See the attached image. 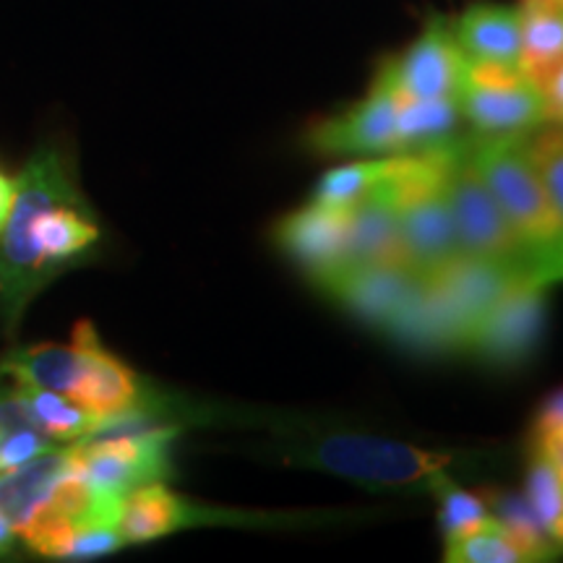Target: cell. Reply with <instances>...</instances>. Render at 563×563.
I'll list each match as a JSON object with an SVG mask.
<instances>
[{
  "instance_id": "cell-18",
  "label": "cell",
  "mask_w": 563,
  "mask_h": 563,
  "mask_svg": "<svg viewBox=\"0 0 563 563\" xmlns=\"http://www.w3.org/2000/svg\"><path fill=\"white\" fill-rule=\"evenodd\" d=\"M397 157L399 154H382V157H355L352 162H344V165L323 175L311 201L332 209H352L378 183L389 178L397 167Z\"/></svg>"
},
{
  "instance_id": "cell-1",
  "label": "cell",
  "mask_w": 563,
  "mask_h": 563,
  "mask_svg": "<svg viewBox=\"0 0 563 563\" xmlns=\"http://www.w3.org/2000/svg\"><path fill=\"white\" fill-rule=\"evenodd\" d=\"M100 241V228L76 191L60 154L42 150L16 180L13 207L0 230V311L13 329L30 300Z\"/></svg>"
},
{
  "instance_id": "cell-28",
  "label": "cell",
  "mask_w": 563,
  "mask_h": 563,
  "mask_svg": "<svg viewBox=\"0 0 563 563\" xmlns=\"http://www.w3.org/2000/svg\"><path fill=\"white\" fill-rule=\"evenodd\" d=\"M13 194H16V183L9 180L3 173H0V230H3V224L11 214Z\"/></svg>"
},
{
  "instance_id": "cell-6",
  "label": "cell",
  "mask_w": 563,
  "mask_h": 563,
  "mask_svg": "<svg viewBox=\"0 0 563 563\" xmlns=\"http://www.w3.org/2000/svg\"><path fill=\"white\" fill-rule=\"evenodd\" d=\"M178 428L144 426L108 431L76 441L70 449L76 475L91 490L108 498H125V493L144 483L165 481L170 473V446Z\"/></svg>"
},
{
  "instance_id": "cell-17",
  "label": "cell",
  "mask_w": 563,
  "mask_h": 563,
  "mask_svg": "<svg viewBox=\"0 0 563 563\" xmlns=\"http://www.w3.org/2000/svg\"><path fill=\"white\" fill-rule=\"evenodd\" d=\"M522 53L519 68L534 81L563 60V9L522 0Z\"/></svg>"
},
{
  "instance_id": "cell-30",
  "label": "cell",
  "mask_w": 563,
  "mask_h": 563,
  "mask_svg": "<svg viewBox=\"0 0 563 563\" xmlns=\"http://www.w3.org/2000/svg\"><path fill=\"white\" fill-rule=\"evenodd\" d=\"M534 3H548V5H559V9H563V0H534Z\"/></svg>"
},
{
  "instance_id": "cell-31",
  "label": "cell",
  "mask_w": 563,
  "mask_h": 563,
  "mask_svg": "<svg viewBox=\"0 0 563 563\" xmlns=\"http://www.w3.org/2000/svg\"><path fill=\"white\" fill-rule=\"evenodd\" d=\"M561 481H563V473H561Z\"/></svg>"
},
{
  "instance_id": "cell-3",
  "label": "cell",
  "mask_w": 563,
  "mask_h": 563,
  "mask_svg": "<svg viewBox=\"0 0 563 563\" xmlns=\"http://www.w3.org/2000/svg\"><path fill=\"white\" fill-rule=\"evenodd\" d=\"M470 157L506 222L522 243L540 282H563V224L534 167L527 133L470 139Z\"/></svg>"
},
{
  "instance_id": "cell-23",
  "label": "cell",
  "mask_w": 563,
  "mask_h": 563,
  "mask_svg": "<svg viewBox=\"0 0 563 563\" xmlns=\"http://www.w3.org/2000/svg\"><path fill=\"white\" fill-rule=\"evenodd\" d=\"M483 496L490 506L493 517L509 527V532L514 534V538H517L519 543L530 551L532 563L534 561H551L561 553V548L555 545L551 538H548L543 525L538 522V517H534L530 504H527L525 493L519 496V493H511V490H485Z\"/></svg>"
},
{
  "instance_id": "cell-8",
  "label": "cell",
  "mask_w": 563,
  "mask_h": 563,
  "mask_svg": "<svg viewBox=\"0 0 563 563\" xmlns=\"http://www.w3.org/2000/svg\"><path fill=\"white\" fill-rule=\"evenodd\" d=\"M399 102L402 100L382 66L363 100L323 118L308 131V146L323 157L399 154Z\"/></svg>"
},
{
  "instance_id": "cell-2",
  "label": "cell",
  "mask_w": 563,
  "mask_h": 563,
  "mask_svg": "<svg viewBox=\"0 0 563 563\" xmlns=\"http://www.w3.org/2000/svg\"><path fill=\"white\" fill-rule=\"evenodd\" d=\"M279 462L321 470L365 490L433 493L443 477L467 467L470 454L439 452L384 435L327 431L274 446Z\"/></svg>"
},
{
  "instance_id": "cell-13",
  "label": "cell",
  "mask_w": 563,
  "mask_h": 563,
  "mask_svg": "<svg viewBox=\"0 0 563 563\" xmlns=\"http://www.w3.org/2000/svg\"><path fill=\"white\" fill-rule=\"evenodd\" d=\"M350 209H332L308 201L306 207L282 217L274 241L300 269L319 285L321 292L344 272Z\"/></svg>"
},
{
  "instance_id": "cell-25",
  "label": "cell",
  "mask_w": 563,
  "mask_h": 563,
  "mask_svg": "<svg viewBox=\"0 0 563 563\" xmlns=\"http://www.w3.org/2000/svg\"><path fill=\"white\" fill-rule=\"evenodd\" d=\"M527 146H530L548 199L563 224V125L543 123L540 129L527 133Z\"/></svg>"
},
{
  "instance_id": "cell-5",
  "label": "cell",
  "mask_w": 563,
  "mask_h": 563,
  "mask_svg": "<svg viewBox=\"0 0 563 563\" xmlns=\"http://www.w3.org/2000/svg\"><path fill=\"white\" fill-rule=\"evenodd\" d=\"M443 183L464 262L501 266L540 282L538 272L506 222L501 207L485 186L470 157V139H446L443 144ZM545 285V282H543Z\"/></svg>"
},
{
  "instance_id": "cell-4",
  "label": "cell",
  "mask_w": 563,
  "mask_h": 563,
  "mask_svg": "<svg viewBox=\"0 0 563 563\" xmlns=\"http://www.w3.org/2000/svg\"><path fill=\"white\" fill-rule=\"evenodd\" d=\"M443 144L399 152L394 173L399 264L422 287H433L464 262L443 183Z\"/></svg>"
},
{
  "instance_id": "cell-21",
  "label": "cell",
  "mask_w": 563,
  "mask_h": 563,
  "mask_svg": "<svg viewBox=\"0 0 563 563\" xmlns=\"http://www.w3.org/2000/svg\"><path fill=\"white\" fill-rule=\"evenodd\" d=\"M443 561L449 563H532V555L509 532V527L490 517L481 530L467 538L443 543Z\"/></svg>"
},
{
  "instance_id": "cell-15",
  "label": "cell",
  "mask_w": 563,
  "mask_h": 563,
  "mask_svg": "<svg viewBox=\"0 0 563 563\" xmlns=\"http://www.w3.org/2000/svg\"><path fill=\"white\" fill-rule=\"evenodd\" d=\"M452 32L467 60L519 66V53H522V9L519 5H470L460 19L452 21Z\"/></svg>"
},
{
  "instance_id": "cell-19",
  "label": "cell",
  "mask_w": 563,
  "mask_h": 563,
  "mask_svg": "<svg viewBox=\"0 0 563 563\" xmlns=\"http://www.w3.org/2000/svg\"><path fill=\"white\" fill-rule=\"evenodd\" d=\"M26 397H30V407L34 415V422L47 439L53 441H81L89 435H100L110 428L108 420L97 418L89 410H84L68 397L51 389H32L24 386Z\"/></svg>"
},
{
  "instance_id": "cell-26",
  "label": "cell",
  "mask_w": 563,
  "mask_h": 563,
  "mask_svg": "<svg viewBox=\"0 0 563 563\" xmlns=\"http://www.w3.org/2000/svg\"><path fill=\"white\" fill-rule=\"evenodd\" d=\"M538 87L543 95L548 123L563 125V60L555 63L545 76H540Z\"/></svg>"
},
{
  "instance_id": "cell-22",
  "label": "cell",
  "mask_w": 563,
  "mask_h": 563,
  "mask_svg": "<svg viewBox=\"0 0 563 563\" xmlns=\"http://www.w3.org/2000/svg\"><path fill=\"white\" fill-rule=\"evenodd\" d=\"M431 496L435 498V504H439V527L443 534V543L467 538V534L481 530L485 522H490L493 517L483 493L462 488V485L454 481V475L443 477V481L433 488Z\"/></svg>"
},
{
  "instance_id": "cell-12",
  "label": "cell",
  "mask_w": 563,
  "mask_h": 563,
  "mask_svg": "<svg viewBox=\"0 0 563 563\" xmlns=\"http://www.w3.org/2000/svg\"><path fill=\"white\" fill-rule=\"evenodd\" d=\"M464 60L452 21L433 16L402 55L382 66L402 100H456Z\"/></svg>"
},
{
  "instance_id": "cell-20",
  "label": "cell",
  "mask_w": 563,
  "mask_h": 563,
  "mask_svg": "<svg viewBox=\"0 0 563 563\" xmlns=\"http://www.w3.org/2000/svg\"><path fill=\"white\" fill-rule=\"evenodd\" d=\"M460 121L462 115L456 100H402L399 102V152L422 150V146L452 139Z\"/></svg>"
},
{
  "instance_id": "cell-27",
  "label": "cell",
  "mask_w": 563,
  "mask_h": 563,
  "mask_svg": "<svg viewBox=\"0 0 563 563\" xmlns=\"http://www.w3.org/2000/svg\"><path fill=\"white\" fill-rule=\"evenodd\" d=\"M551 431H563V386L553 394H548L532 420V435Z\"/></svg>"
},
{
  "instance_id": "cell-10",
  "label": "cell",
  "mask_w": 563,
  "mask_h": 563,
  "mask_svg": "<svg viewBox=\"0 0 563 563\" xmlns=\"http://www.w3.org/2000/svg\"><path fill=\"white\" fill-rule=\"evenodd\" d=\"M548 321V285L525 279L514 285L485 313L470 336L467 350L490 365H522L543 340Z\"/></svg>"
},
{
  "instance_id": "cell-9",
  "label": "cell",
  "mask_w": 563,
  "mask_h": 563,
  "mask_svg": "<svg viewBox=\"0 0 563 563\" xmlns=\"http://www.w3.org/2000/svg\"><path fill=\"white\" fill-rule=\"evenodd\" d=\"M74 342L81 347V368L68 399L97 418L108 420V431H115L129 418L157 412L154 399L141 384V378L110 350H104L100 336L89 321H79L74 329ZM104 431V433H108Z\"/></svg>"
},
{
  "instance_id": "cell-16",
  "label": "cell",
  "mask_w": 563,
  "mask_h": 563,
  "mask_svg": "<svg viewBox=\"0 0 563 563\" xmlns=\"http://www.w3.org/2000/svg\"><path fill=\"white\" fill-rule=\"evenodd\" d=\"M74 473L70 449H47L45 454L0 473V511L16 527V534L34 514L45 509L63 477Z\"/></svg>"
},
{
  "instance_id": "cell-29",
  "label": "cell",
  "mask_w": 563,
  "mask_h": 563,
  "mask_svg": "<svg viewBox=\"0 0 563 563\" xmlns=\"http://www.w3.org/2000/svg\"><path fill=\"white\" fill-rule=\"evenodd\" d=\"M16 527H13L9 519H5V514L0 511V555L11 553L13 545H16Z\"/></svg>"
},
{
  "instance_id": "cell-24",
  "label": "cell",
  "mask_w": 563,
  "mask_h": 563,
  "mask_svg": "<svg viewBox=\"0 0 563 563\" xmlns=\"http://www.w3.org/2000/svg\"><path fill=\"white\" fill-rule=\"evenodd\" d=\"M525 498L543 525L548 538L563 551V481L545 456L530 452V467L525 477Z\"/></svg>"
},
{
  "instance_id": "cell-7",
  "label": "cell",
  "mask_w": 563,
  "mask_h": 563,
  "mask_svg": "<svg viewBox=\"0 0 563 563\" xmlns=\"http://www.w3.org/2000/svg\"><path fill=\"white\" fill-rule=\"evenodd\" d=\"M456 104L477 136L530 133L548 123L538 81L519 66L464 60Z\"/></svg>"
},
{
  "instance_id": "cell-14",
  "label": "cell",
  "mask_w": 563,
  "mask_h": 563,
  "mask_svg": "<svg viewBox=\"0 0 563 563\" xmlns=\"http://www.w3.org/2000/svg\"><path fill=\"white\" fill-rule=\"evenodd\" d=\"M394 173H397V167H394ZM394 173L384 183H378L363 201H357L355 207L350 209L344 272L378 269V266H402L399 264V222Z\"/></svg>"
},
{
  "instance_id": "cell-11",
  "label": "cell",
  "mask_w": 563,
  "mask_h": 563,
  "mask_svg": "<svg viewBox=\"0 0 563 563\" xmlns=\"http://www.w3.org/2000/svg\"><path fill=\"white\" fill-rule=\"evenodd\" d=\"M279 525L290 522V517H249L243 511H222L199 506L180 493L167 488L162 481L144 483L131 493H125L121 506V519H118V532H121L125 545L152 543V540L167 538V534L186 530L196 525Z\"/></svg>"
}]
</instances>
